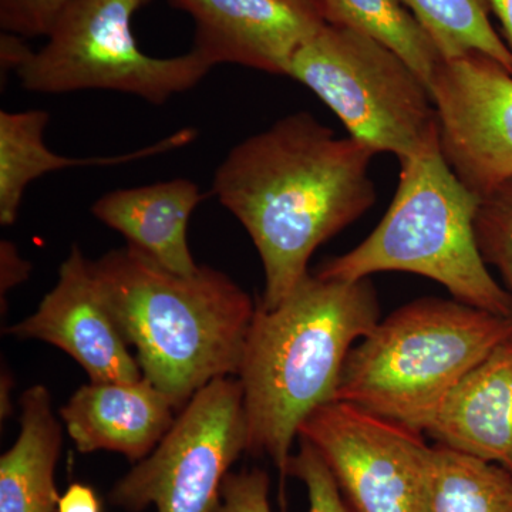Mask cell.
Listing matches in <instances>:
<instances>
[{"label": "cell", "instance_id": "cell-1", "mask_svg": "<svg viewBox=\"0 0 512 512\" xmlns=\"http://www.w3.org/2000/svg\"><path fill=\"white\" fill-rule=\"evenodd\" d=\"M375 156L309 111L288 114L229 150L212 194L247 229L261 256L262 308L281 305L309 274L316 249L375 205L369 174Z\"/></svg>", "mask_w": 512, "mask_h": 512}, {"label": "cell", "instance_id": "cell-2", "mask_svg": "<svg viewBox=\"0 0 512 512\" xmlns=\"http://www.w3.org/2000/svg\"><path fill=\"white\" fill-rule=\"evenodd\" d=\"M379 320L369 278L348 282L308 274L281 305L256 306L237 375L247 453L271 458L282 491L299 427L320 406L335 402L353 343Z\"/></svg>", "mask_w": 512, "mask_h": 512}, {"label": "cell", "instance_id": "cell-3", "mask_svg": "<svg viewBox=\"0 0 512 512\" xmlns=\"http://www.w3.org/2000/svg\"><path fill=\"white\" fill-rule=\"evenodd\" d=\"M90 266L143 376L178 412L202 387L238 375L256 306L227 274H174L128 245Z\"/></svg>", "mask_w": 512, "mask_h": 512}, {"label": "cell", "instance_id": "cell-4", "mask_svg": "<svg viewBox=\"0 0 512 512\" xmlns=\"http://www.w3.org/2000/svg\"><path fill=\"white\" fill-rule=\"evenodd\" d=\"M481 198L458 180L440 141L400 160V180L375 231L352 251L323 262L318 275L360 281L379 272L433 279L456 301L512 318V298L488 271L476 237Z\"/></svg>", "mask_w": 512, "mask_h": 512}, {"label": "cell", "instance_id": "cell-5", "mask_svg": "<svg viewBox=\"0 0 512 512\" xmlns=\"http://www.w3.org/2000/svg\"><path fill=\"white\" fill-rule=\"evenodd\" d=\"M512 333V318L420 298L350 349L336 400L423 434L451 390Z\"/></svg>", "mask_w": 512, "mask_h": 512}, {"label": "cell", "instance_id": "cell-6", "mask_svg": "<svg viewBox=\"0 0 512 512\" xmlns=\"http://www.w3.org/2000/svg\"><path fill=\"white\" fill-rule=\"evenodd\" d=\"M288 77L315 93L350 137L376 154L400 161L439 143L429 86L372 37L326 23L293 57Z\"/></svg>", "mask_w": 512, "mask_h": 512}, {"label": "cell", "instance_id": "cell-7", "mask_svg": "<svg viewBox=\"0 0 512 512\" xmlns=\"http://www.w3.org/2000/svg\"><path fill=\"white\" fill-rule=\"evenodd\" d=\"M143 0H70L46 43L16 70L23 89L40 94L106 90L165 104L190 92L214 69L198 50L156 57L138 46L133 16Z\"/></svg>", "mask_w": 512, "mask_h": 512}, {"label": "cell", "instance_id": "cell-8", "mask_svg": "<svg viewBox=\"0 0 512 512\" xmlns=\"http://www.w3.org/2000/svg\"><path fill=\"white\" fill-rule=\"evenodd\" d=\"M238 377L202 387L150 456L114 484L109 501L127 512H215L232 464L247 453Z\"/></svg>", "mask_w": 512, "mask_h": 512}, {"label": "cell", "instance_id": "cell-9", "mask_svg": "<svg viewBox=\"0 0 512 512\" xmlns=\"http://www.w3.org/2000/svg\"><path fill=\"white\" fill-rule=\"evenodd\" d=\"M350 512H424L430 446L419 431L346 402L323 404L299 427Z\"/></svg>", "mask_w": 512, "mask_h": 512}, {"label": "cell", "instance_id": "cell-10", "mask_svg": "<svg viewBox=\"0 0 512 512\" xmlns=\"http://www.w3.org/2000/svg\"><path fill=\"white\" fill-rule=\"evenodd\" d=\"M440 150L483 198L512 178V74L483 53L441 60L429 84Z\"/></svg>", "mask_w": 512, "mask_h": 512}, {"label": "cell", "instance_id": "cell-11", "mask_svg": "<svg viewBox=\"0 0 512 512\" xmlns=\"http://www.w3.org/2000/svg\"><path fill=\"white\" fill-rule=\"evenodd\" d=\"M191 16L192 49L214 66L288 76L293 57L328 23L320 0H170Z\"/></svg>", "mask_w": 512, "mask_h": 512}, {"label": "cell", "instance_id": "cell-12", "mask_svg": "<svg viewBox=\"0 0 512 512\" xmlns=\"http://www.w3.org/2000/svg\"><path fill=\"white\" fill-rule=\"evenodd\" d=\"M20 340L56 346L83 367L90 382H137L143 377L94 282L90 259L73 245L59 279L29 318L5 330Z\"/></svg>", "mask_w": 512, "mask_h": 512}, {"label": "cell", "instance_id": "cell-13", "mask_svg": "<svg viewBox=\"0 0 512 512\" xmlns=\"http://www.w3.org/2000/svg\"><path fill=\"white\" fill-rule=\"evenodd\" d=\"M174 404L141 377L137 382L84 384L60 409L77 451H113L138 463L153 453L174 424Z\"/></svg>", "mask_w": 512, "mask_h": 512}, {"label": "cell", "instance_id": "cell-14", "mask_svg": "<svg viewBox=\"0 0 512 512\" xmlns=\"http://www.w3.org/2000/svg\"><path fill=\"white\" fill-rule=\"evenodd\" d=\"M424 433L512 473V333L451 390Z\"/></svg>", "mask_w": 512, "mask_h": 512}, {"label": "cell", "instance_id": "cell-15", "mask_svg": "<svg viewBox=\"0 0 512 512\" xmlns=\"http://www.w3.org/2000/svg\"><path fill=\"white\" fill-rule=\"evenodd\" d=\"M202 198L194 181L174 178L107 192L94 202L92 214L168 271L194 275L201 266L191 254L188 224Z\"/></svg>", "mask_w": 512, "mask_h": 512}, {"label": "cell", "instance_id": "cell-16", "mask_svg": "<svg viewBox=\"0 0 512 512\" xmlns=\"http://www.w3.org/2000/svg\"><path fill=\"white\" fill-rule=\"evenodd\" d=\"M50 116L45 110L0 111V224L12 227L18 221L23 195L43 175L64 168L87 165H120L170 153L197 138L194 128H183L130 153L104 157H66L47 147L45 130Z\"/></svg>", "mask_w": 512, "mask_h": 512}, {"label": "cell", "instance_id": "cell-17", "mask_svg": "<svg viewBox=\"0 0 512 512\" xmlns=\"http://www.w3.org/2000/svg\"><path fill=\"white\" fill-rule=\"evenodd\" d=\"M20 410L19 437L0 457V512H57L55 473L63 430L47 387H29Z\"/></svg>", "mask_w": 512, "mask_h": 512}, {"label": "cell", "instance_id": "cell-18", "mask_svg": "<svg viewBox=\"0 0 512 512\" xmlns=\"http://www.w3.org/2000/svg\"><path fill=\"white\" fill-rule=\"evenodd\" d=\"M424 512H512V473L436 444L430 448Z\"/></svg>", "mask_w": 512, "mask_h": 512}, {"label": "cell", "instance_id": "cell-19", "mask_svg": "<svg viewBox=\"0 0 512 512\" xmlns=\"http://www.w3.org/2000/svg\"><path fill=\"white\" fill-rule=\"evenodd\" d=\"M328 23L355 30L402 57L429 86L441 56L402 0H320ZM430 90V89H429Z\"/></svg>", "mask_w": 512, "mask_h": 512}, {"label": "cell", "instance_id": "cell-20", "mask_svg": "<svg viewBox=\"0 0 512 512\" xmlns=\"http://www.w3.org/2000/svg\"><path fill=\"white\" fill-rule=\"evenodd\" d=\"M439 50L450 60L483 53L512 74V53L490 20L487 0H402Z\"/></svg>", "mask_w": 512, "mask_h": 512}, {"label": "cell", "instance_id": "cell-21", "mask_svg": "<svg viewBox=\"0 0 512 512\" xmlns=\"http://www.w3.org/2000/svg\"><path fill=\"white\" fill-rule=\"evenodd\" d=\"M478 248L512 298V178L481 198L476 217Z\"/></svg>", "mask_w": 512, "mask_h": 512}, {"label": "cell", "instance_id": "cell-22", "mask_svg": "<svg viewBox=\"0 0 512 512\" xmlns=\"http://www.w3.org/2000/svg\"><path fill=\"white\" fill-rule=\"evenodd\" d=\"M298 453L289 463V476L298 478L308 493L309 512H350L319 451L308 440L299 439Z\"/></svg>", "mask_w": 512, "mask_h": 512}, {"label": "cell", "instance_id": "cell-23", "mask_svg": "<svg viewBox=\"0 0 512 512\" xmlns=\"http://www.w3.org/2000/svg\"><path fill=\"white\" fill-rule=\"evenodd\" d=\"M70 0H0V26L19 37H46Z\"/></svg>", "mask_w": 512, "mask_h": 512}, {"label": "cell", "instance_id": "cell-24", "mask_svg": "<svg viewBox=\"0 0 512 512\" xmlns=\"http://www.w3.org/2000/svg\"><path fill=\"white\" fill-rule=\"evenodd\" d=\"M268 474L261 468L229 473L215 512H272Z\"/></svg>", "mask_w": 512, "mask_h": 512}, {"label": "cell", "instance_id": "cell-25", "mask_svg": "<svg viewBox=\"0 0 512 512\" xmlns=\"http://www.w3.org/2000/svg\"><path fill=\"white\" fill-rule=\"evenodd\" d=\"M32 272V265L20 256L13 242H0V295L2 302L13 288L23 284Z\"/></svg>", "mask_w": 512, "mask_h": 512}, {"label": "cell", "instance_id": "cell-26", "mask_svg": "<svg viewBox=\"0 0 512 512\" xmlns=\"http://www.w3.org/2000/svg\"><path fill=\"white\" fill-rule=\"evenodd\" d=\"M99 495L90 485L72 483L59 498L57 512H101Z\"/></svg>", "mask_w": 512, "mask_h": 512}, {"label": "cell", "instance_id": "cell-27", "mask_svg": "<svg viewBox=\"0 0 512 512\" xmlns=\"http://www.w3.org/2000/svg\"><path fill=\"white\" fill-rule=\"evenodd\" d=\"M491 12L500 20L504 42L512 53V0H487Z\"/></svg>", "mask_w": 512, "mask_h": 512}, {"label": "cell", "instance_id": "cell-28", "mask_svg": "<svg viewBox=\"0 0 512 512\" xmlns=\"http://www.w3.org/2000/svg\"><path fill=\"white\" fill-rule=\"evenodd\" d=\"M10 390H12V375L3 367L2 372V389H0V417L2 421L8 419L13 412L12 404H10Z\"/></svg>", "mask_w": 512, "mask_h": 512}, {"label": "cell", "instance_id": "cell-29", "mask_svg": "<svg viewBox=\"0 0 512 512\" xmlns=\"http://www.w3.org/2000/svg\"><path fill=\"white\" fill-rule=\"evenodd\" d=\"M147 2H148V0H143V3H147Z\"/></svg>", "mask_w": 512, "mask_h": 512}]
</instances>
